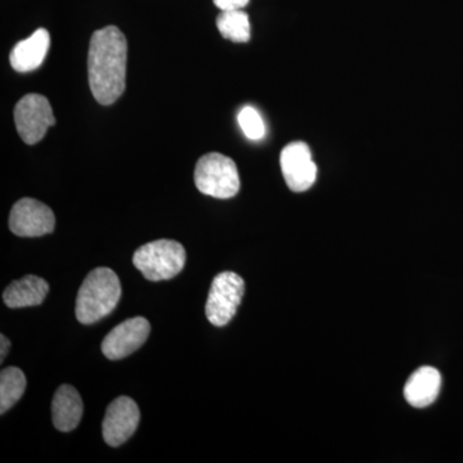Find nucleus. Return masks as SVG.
<instances>
[{
	"instance_id": "obj_1",
	"label": "nucleus",
	"mask_w": 463,
	"mask_h": 463,
	"mask_svg": "<svg viewBox=\"0 0 463 463\" xmlns=\"http://www.w3.org/2000/svg\"><path fill=\"white\" fill-rule=\"evenodd\" d=\"M127 62V39L118 27L108 26L91 35L88 75L91 93L100 105H112L124 93Z\"/></svg>"
},
{
	"instance_id": "obj_2",
	"label": "nucleus",
	"mask_w": 463,
	"mask_h": 463,
	"mask_svg": "<svg viewBox=\"0 0 463 463\" xmlns=\"http://www.w3.org/2000/svg\"><path fill=\"white\" fill-rule=\"evenodd\" d=\"M121 298L120 279L109 268H97L88 274L76 298V318L93 325L108 317Z\"/></svg>"
},
{
	"instance_id": "obj_3",
	"label": "nucleus",
	"mask_w": 463,
	"mask_h": 463,
	"mask_svg": "<svg viewBox=\"0 0 463 463\" xmlns=\"http://www.w3.org/2000/svg\"><path fill=\"white\" fill-rule=\"evenodd\" d=\"M185 250L173 240H157L146 243L133 255L137 269L152 282L166 281L178 276L184 268Z\"/></svg>"
},
{
	"instance_id": "obj_4",
	"label": "nucleus",
	"mask_w": 463,
	"mask_h": 463,
	"mask_svg": "<svg viewBox=\"0 0 463 463\" xmlns=\"http://www.w3.org/2000/svg\"><path fill=\"white\" fill-rule=\"evenodd\" d=\"M197 190L215 199H232L240 191V174L236 163L222 154H207L197 161L194 169Z\"/></svg>"
},
{
	"instance_id": "obj_5",
	"label": "nucleus",
	"mask_w": 463,
	"mask_h": 463,
	"mask_svg": "<svg viewBox=\"0 0 463 463\" xmlns=\"http://www.w3.org/2000/svg\"><path fill=\"white\" fill-rule=\"evenodd\" d=\"M245 292V282L239 274L219 273L213 279L207 298L205 313L207 319L216 327H223L236 316Z\"/></svg>"
},
{
	"instance_id": "obj_6",
	"label": "nucleus",
	"mask_w": 463,
	"mask_h": 463,
	"mask_svg": "<svg viewBox=\"0 0 463 463\" xmlns=\"http://www.w3.org/2000/svg\"><path fill=\"white\" fill-rule=\"evenodd\" d=\"M17 132L26 145H36L56 124L50 100L42 94H26L14 108Z\"/></svg>"
},
{
	"instance_id": "obj_7",
	"label": "nucleus",
	"mask_w": 463,
	"mask_h": 463,
	"mask_svg": "<svg viewBox=\"0 0 463 463\" xmlns=\"http://www.w3.org/2000/svg\"><path fill=\"white\" fill-rule=\"evenodd\" d=\"M54 225L56 218L51 207L38 200L17 201L9 214V228L20 237L44 236L53 232Z\"/></svg>"
},
{
	"instance_id": "obj_8",
	"label": "nucleus",
	"mask_w": 463,
	"mask_h": 463,
	"mask_svg": "<svg viewBox=\"0 0 463 463\" xmlns=\"http://www.w3.org/2000/svg\"><path fill=\"white\" fill-rule=\"evenodd\" d=\"M141 421V412L133 399L118 397L109 405L102 423L106 443L118 447L129 440Z\"/></svg>"
},
{
	"instance_id": "obj_9",
	"label": "nucleus",
	"mask_w": 463,
	"mask_h": 463,
	"mask_svg": "<svg viewBox=\"0 0 463 463\" xmlns=\"http://www.w3.org/2000/svg\"><path fill=\"white\" fill-rule=\"evenodd\" d=\"M281 169L291 191H307L315 184L317 165L307 143L292 142L282 149Z\"/></svg>"
},
{
	"instance_id": "obj_10",
	"label": "nucleus",
	"mask_w": 463,
	"mask_h": 463,
	"mask_svg": "<svg viewBox=\"0 0 463 463\" xmlns=\"http://www.w3.org/2000/svg\"><path fill=\"white\" fill-rule=\"evenodd\" d=\"M151 326L143 317H134L116 326L102 343V353L111 361L127 358L148 339Z\"/></svg>"
},
{
	"instance_id": "obj_11",
	"label": "nucleus",
	"mask_w": 463,
	"mask_h": 463,
	"mask_svg": "<svg viewBox=\"0 0 463 463\" xmlns=\"http://www.w3.org/2000/svg\"><path fill=\"white\" fill-rule=\"evenodd\" d=\"M50 45V33L45 29H38L30 38L14 45L9 54V62L17 72H32L44 62Z\"/></svg>"
},
{
	"instance_id": "obj_12",
	"label": "nucleus",
	"mask_w": 463,
	"mask_h": 463,
	"mask_svg": "<svg viewBox=\"0 0 463 463\" xmlns=\"http://www.w3.org/2000/svg\"><path fill=\"white\" fill-rule=\"evenodd\" d=\"M441 388V374L437 368H419L404 386V398L412 407L423 408L437 401Z\"/></svg>"
},
{
	"instance_id": "obj_13",
	"label": "nucleus",
	"mask_w": 463,
	"mask_h": 463,
	"mask_svg": "<svg viewBox=\"0 0 463 463\" xmlns=\"http://www.w3.org/2000/svg\"><path fill=\"white\" fill-rule=\"evenodd\" d=\"M84 405L78 390L62 385L54 394L52 419L57 430L69 432L78 428L83 417Z\"/></svg>"
},
{
	"instance_id": "obj_14",
	"label": "nucleus",
	"mask_w": 463,
	"mask_h": 463,
	"mask_svg": "<svg viewBox=\"0 0 463 463\" xmlns=\"http://www.w3.org/2000/svg\"><path fill=\"white\" fill-rule=\"evenodd\" d=\"M50 285L38 276L24 277L20 281L12 282L3 294V300L8 307H27L41 306L47 298Z\"/></svg>"
},
{
	"instance_id": "obj_15",
	"label": "nucleus",
	"mask_w": 463,
	"mask_h": 463,
	"mask_svg": "<svg viewBox=\"0 0 463 463\" xmlns=\"http://www.w3.org/2000/svg\"><path fill=\"white\" fill-rule=\"evenodd\" d=\"M26 376L17 367L5 368L0 373V413L5 414L20 401L26 390Z\"/></svg>"
},
{
	"instance_id": "obj_16",
	"label": "nucleus",
	"mask_w": 463,
	"mask_h": 463,
	"mask_svg": "<svg viewBox=\"0 0 463 463\" xmlns=\"http://www.w3.org/2000/svg\"><path fill=\"white\" fill-rule=\"evenodd\" d=\"M216 26L223 38L234 43H246L251 38L248 14L242 9L222 11L216 18Z\"/></svg>"
},
{
	"instance_id": "obj_17",
	"label": "nucleus",
	"mask_w": 463,
	"mask_h": 463,
	"mask_svg": "<svg viewBox=\"0 0 463 463\" xmlns=\"http://www.w3.org/2000/svg\"><path fill=\"white\" fill-rule=\"evenodd\" d=\"M241 129L251 141H259L265 136V124L258 109L246 106L239 114Z\"/></svg>"
},
{
	"instance_id": "obj_18",
	"label": "nucleus",
	"mask_w": 463,
	"mask_h": 463,
	"mask_svg": "<svg viewBox=\"0 0 463 463\" xmlns=\"http://www.w3.org/2000/svg\"><path fill=\"white\" fill-rule=\"evenodd\" d=\"M250 0H214L216 7L221 11H237L245 8Z\"/></svg>"
},
{
	"instance_id": "obj_19",
	"label": "nucleus",
	"mask_w": 463,
	"mask_h": 463,
	"mask_svg": "<svg viewBox=\"0 0 463 463\" xmlns=\"http://www.w3.org/2000/svg\"><path fill=\"white\" fill-rule=\"evenodd\" d=\"M0 340H2V352H0V361H5V356L8 354L9 347H11V341L7 339V337L5 336V335H2L0 336Z\"/></svg>"
}]
</instances>
